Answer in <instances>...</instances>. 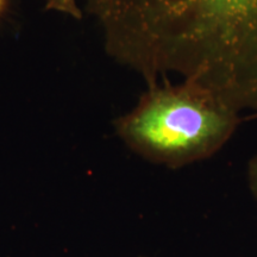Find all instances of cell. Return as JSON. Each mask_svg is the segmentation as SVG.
Returning a JSON list of instances; mask_svg holds the SVG:
<instances>
[{"label":"cell","mask_w":257,"mask_h":257,"mask_svg":"<svg viewBox=\"0 0 257 257\" xmlns=\"http://www.w3.org/2000/svg\"><path fill=\"white\" fill-rule=\"evenodd\" d=\"M107 53L148 86L173 75L257 118V0H86Z\"/></svg>","instance_id":"cell-1"},{"label":"cell","mask_w":257,"mask_h":257,"mask_svg":"<svg viewBox=\"0 0 257 257\" xmlns=\"http://www.w3.org/2000/svg\"><path fill=\"white\" fill-rule=\"evenodd\" d=\"M239 121V112L207 89L165 81L149 86L114 128L133 152L175 169L217 154Z\"/></svg>","instance_id":"cell-2"},{"label":"cell","mask_w":257,"mask_h":257,"mask_svg":"<svg viewBox=\"0 0 257 257\" xmlns=\"http://www.w3.org/2000/svg\"><path fill=\"white\" fill-rule=\"evenodd\" d=\"M46 9L61 12V14L64 15H69L76 19L82 17V12L78 6L76 0H47Z\"/></svg>","instance_id":"cell-3"},{"label":"cell","mask_w":257,"mask_h":257,"mask_svg":"<svg viewBox=\"0 0 257 257\" xmlns=\"http://www.w3.org/2000/svg\"><path fill=\"white\" fill-rule=\"evenodd\" d=\"M248 184L250 191L257 200V155L253 156L248 163Z\"/></svg>","instance_id":"cell-4"},{"label":"cell","mask_w":257,"mask_h":257,"mask_svg":"<svg viewBox=\"0 0 257 257\" xmlns=\"http://www.w3.org/2000/svg\"><path fill=\"white\" fill-rule=\"evenodd\" d=\"M5 2L6 0H0V12L3 11V9H4V6H5Z\"/></svg>","instance_id":"cell-5"}]
</instances>
